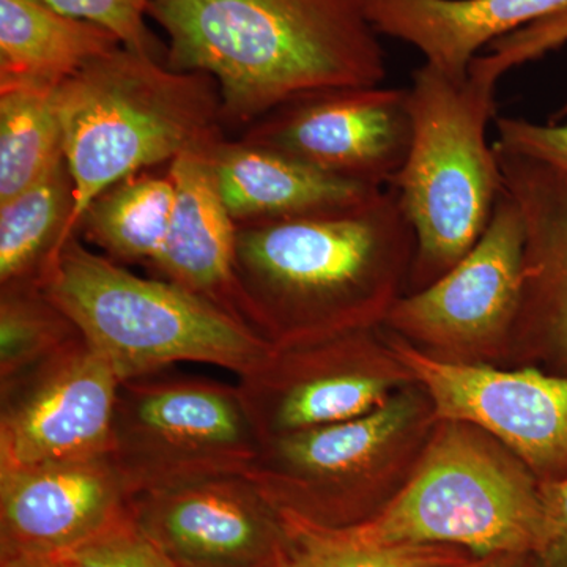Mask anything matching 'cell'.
Segmentation results:
<instances>
[{"instance_id":"26","label":"cell","mask_w":567,"mask_h":567,"mask_svg":"<svg viewBox=\"0 0 567 567\" xmlns=\"http://www.w3.org/2000/svg\"><path fill=\"white\" fill-rule=\"evenodd\" d=\"M70 567H178L125 516L62 554Z\"/></svg>"},{"instance_id":"22","label":"cell","mask_w":567,"mask_h":567,"mask_svg":"<svg viewBox=\"0 0 567 567\" xmlns=\"http://www.w3.org/2000/svg\"><path fill=\"white\" fill-rule=\"evenodd\" d=\"M175 208L169 174L140 173L95 197L78 223L76 237L121 265L153 270L162 257Z\"/></svg>"},{"instance_id":"2","label":"cell","mask_w":567,"mask_h":567,"mask_svg":"<svg viewBox=\"0 0 567 567\" xmlns=\"http://www.w3.org/2000/svg\"><path fill=\"white\" fill-rule=\"evenodd\" d=\"M416 238L391 186L341 215L238 226L235 275L252 330L275 347L385 322Z\"/></svg>"},{"instance_id":"29","label":"cell","mask_w":567,"mask_h":567,"mask_svg":"<svg viewBox=\"0 0 567 567\" xmlns=\"http://www.w3.org/2000/svg\"><path fill=\"white\" fill-rule=\"evenodd\" d=\"M495 145L546 164L567 178V123L540 125L525 118L496 121Z\"/></svg>"},{"instance_id":"17","label":"cell","mask_w":567,"mask_h":567,"mask_svg":"<svg viewBox=\"0 0 567 567\" xmlns=\"http://www.w3.org/2000/svg\"><path fill=\"white\" fill-rule=\"evenodd\" d=\"M207 162L237 226L341 215L374 203L385 192L320 173L244 140L216 141L207 148Z\"/></svg>"},{"instance_id":"11","label":"cell","mask_w":567,"mask_h":567,"mask_svg":"<svg viewBox=\"0 0 567 567\" xmlns=\"http://www.w3.org/2000/svg\"><path fill=\"white\" fill-rule=\"evenodd\" d=\"M240 140L342 181L386 188L412 144L409 91L365 85L308 93L252 123Z\"/></svg>"},{"instance_id":"4","label":"cell","mask_w":567,"mask_h":567,"mask_svg":"<svg viewBox=\"0 0 567 567\" xmlns=\"http://www.w3.org/2000/svg\"><path fill=\"white\" fill-rule=\"evenodd\" d=\"M44 292L106 358L121 382L203 363L252 374L275 346L199 295L162 278H142L74 237Z\"/></svg>"},{"instance_id":"13","label":"cell","mask_w":567,"mask_h":567,"mask_svg":"<svg viewBox=\"0 0 567 567\" xmlns=\"http://www.w3.org/2000/svg\"><path fill=\"white\" fill-rule=\"evenodd\" d=\"M128 513L178 567H276L289 544L281 509L245 473L140 492Z\"/></svg>"},{"instance_id":"14","label":"cell","mask_w":567,"mask_h":567,"mask_svg":"<svg viewBox=\"0 0 567 567\" xmlns=\"http://www.w3.org/2000/svg\"><path fill=\"white\" fill-rule=\"evenodd\" d=\"M379 352L369 330L275 347L257 371L237 383L262 443L344 423L385 404L398 375L410 374H390Z\"/></svg>"},{"instance_id":"10","label":"cell","mask_w":567,"mask_h":567,"mask_svg":"<svg viewBox=\"0 0 567 567\" xmlns=\"http://www.w3.org/2000/svg\"><path fill=\"white\" fill-rule=\"evenodd\" d=\"M524 249V218L505 188L472 251L431 286L399 298L383 323L425 352L451 353V361L495 352L513 342Z\"/></svg>"},{"instance_id":"16","label":"cell","mask_w":567,"mask_h":567,"mask_svg":"<svg viewBox=\"0 0 567 567\" xmlns=\"http://www.w3.org/2000/svg\"><path fill=\"white\" fill-rule=\"evenodd\" d=\"M525 224L524 281L513 341L567 375V178L494 144Z\"/></svg>"},{"instance_id":"23","label":"cell","mask_w":567,"mask_h":567,"mask_svg":"<svg viewBox=\"0 0 567 567\" xmlns=\"http://www.w3.org/2000/svg\"><path fill=\"white\" fill-rule=\"evenodd\" d=\"M58 91L0 80V204L39 182L65 156Z\"/></svg>"},{"instance_id":"8","label":"cell","mask_w":567,"mask_h":567,"mask_svg":"<svg viewBox=\"0 0 567 567\" xmlns=\"http://www.w3.org/2000/svg\"><path fill=\"white\" fill-rule=\"evenodd\" d=\"M417 409L415 395L395 394L368 415L265 440L245 475L286 516L319 527L361 524L386 505L375 477Z\"/></svg>"},{"instance_id":"12","label":"cell","mask_w":567,"mask_h":567,"mask_svg":"<svg viewBox=\"0 0 567 567\" xmlns=\"http://www.w3.org/2000/svg\"><path fill=\"white\" fill-rule=\"evenodd\" d=\"M121 379L84 338L0 382V465L107 456Z\"/></svg>"},{"instance_id":"32","label":"cell","mask_w":567,"mask_h":567,"mask_svg":"<svg viewBox=\"0 0 567 567\" xmlns=\"http://www.w3.org/2000/svg\"><path fill=\"white\" fill-rule=\"evenodd\" d=\"M0 567H70L63 555H11L0 557Z\"/></svg>"},{"instance_id":"25","label":"cell","mask_w":567,"mask_h":567,"mask_svg":"<svg viewBox=\"0 0 567 567\" xmlns=\"http://www.w3.org/2000/svg\"><path fill=\"white\" fill-rule=\"evenodd\" d=\"M81 331L40 286L0 289V382L81 339Z\"/></svg>"},{"instance_id":"5","label":"cell","mask_w":567,"mask_h":567,"mask_svg":"<svg viewBox=\"0 0 567 567\" xmlns=\"http://www.w3.org/2000/svg\"><path fill=\"white\" fill-rule=\"evenodd\" d=\"M495 87L473 73L454 81L423 65L406 89L412 144L390 186L415 233L413 292L472 251L505 192L494 145L487 144Z\"/></svg>"},{"instance_id":"15","label":"cell","mask_w":567,"mask_h":567,"mask_svg":"<svg viewBox=\"0 0 567 567\" xmlns=\"http://www.w3.org/2000/svg\"><path fill=\"white\" fill-rule=\"evenodd\" d=\"M128 498L110 454L0 465V557L66 554L125 516Z\"/></svg>"},{"instance_id":"20","label":"cell","mask_w":567,"mask_h":567,"mask_svg":"<svg viewBox=\"0 0 567 567\" xmlns=\"http://www.w3.org/2000/svg\"><path fill=\"white\" fill-rule=\"evenodd\" d=\"M122 47L95 22L44 0H0V80L61 87L87 63Z\"/></svg>"},{"instance_id":"28","label":"cell","mask_w":567,"mask_h":567,"mask_svg":"<svg viewBox=\"0 0 567 567\" xmlns=\"http://www.w3.org/2000/svg\"><path fill=\"white\" fill-rule=\"evenodd\" d=\"M566 43L567 10H563L494 41L488 47V54L477 55L472 62L468 73L496 84L514 66L543 58Z\"/></svg>"},{"instance_id":"21","label":"cell","mask_w":567,"mask_h":567,"mask_svg":"<svg viewBox=\"0 0 567 567\" xmlns=\"http://www.w3.org/2000/svg\"><path fill=\"white\" fill-rule=\"evenodd\" d=\"M74 185L65 156L39 182L0 204V289L44 287L73 238Z\"/></svg>"},{"instance_id":"24","label":"cell","mask_w":567,"mask_h":567,"mask_svg":"<svg viewBox=\"0 0 567 567\" xmlns=\"http://www.w3.org/2000/svg\"><path fill=\"white\" fill-rule=\"evenodd\" d=\"M284 517L289 544L276 567H450L476 558L454 546H365L342 528Z\"/></svg>"},{"instance_id":"18","label":"cell","mask_w":567,"mask_h":567,"mask_svg":"<svg viewBox=\"0 0 567 567\" xmlns=\"http://www.w3.org/2000/svg\"><path fill=\"white\" fill-rule=\"evenodd\" d=\"M207 148L183 153L169 164L167 174L175 185L173 223L152 274L199 295L249 327L235 275L238 226L216 189Z\"/></svg>"},{"instance_id":"9","label":"cell","mask_w":567,"mask_h":567,"mask_svg":"<svg viewBox=\"0 0 567 567\" xmlns=\"http://www.w3.org/2000/svg\"><path fill=\"white\" fill-rule=\"evenodd\" d=\"M390 352L424 388L435 421L486 432L539 483L567 477V375L445 360L405 339L391 342Z\"/></svg>"},{"instance_id":"7","label":"cell","mask_w":567,"mask_h":567,"mask_svg":"<svg viewBox=\"0 0 567 567\" xmlns=\"http://www.w3.org/2000/svg\"><path fill=\"white\" fill-rule=\"evenodd\" d=\"M260 447L238 385L162 371L118 386L110 457L130 496L246 473Z\"/></svg>"},{"instance_id":"19","label":"cell","mask_w":567,"mask_h":567,"mask_svg":"<svg viewBox=\"0 0 567 567\" xmlns=\"http://www.w3.org/2000/svg\"><path fill=\"white\" fill-rule=\"evenodd\" d=\"M364 6L379 35L412 44L424 65L465 81L483 48L567 10V0H364Z\"/></svg>"},{"instance_id":"1","label":"cell","mask_w":567,"mask_h":567,"mask_svg":"<svg viewBox=\"0 0 567 567\" xmlns=\"http://www.w3.org/2000/svg\"><path fill=\"white\" fill-rule=\"evenodd\" d=\"M166 63L218 85L224 128H249L295 99L380 85L386 59L364 0H155Z\"/></svg>"},{"instance_id":"6","label":"cell","mask_w":567,"mask_h":567,"mask_svg":"<svg viewBox=\"0 0 567 567\" xmlns=\"http://www.w3.org/2000/svg\"><path fill=\"white\" fill-rule=\"evenodd\" d=\"M412 477L368 520L339 527L365 546H454L473 557L539 554V481L486 432L436 421Z\"/></svg>"},{"instance_id":"30","label":"cell","mask_w":567,"mask_h":567,"mask_svg":"<svg viewBox=\"0 0 567 567\" xmlns=\"http://www.w3.org/2000/svg\"><path fill=\"white\" fill-rule=\"evenodd\" d=\"M544 506V535L539 567H567V477L539 483Z\"/></svg>"},{"instance_id":"31","label":"cell","mask_w":567,"mask_h":567,"mask_svg":"<svg viewBox=\"0 0 567 567\" xmlns=\"http://www.w3.org/2000/svg\"><path fill=\"white\" fill-rule=\"evenodd\" d=\"M450 567H539V561L532 554H496L472 558L462 565Z\"/></svg>"},{"instance_id":"3","label":"cell","mask_w":567,"mask_h":567,"mask_svg":"<svg viewBox=\"0 0 567 567\" xmlns=\"http://www.w3.org/2000/svg\"><path fill=\"white\" fill-rule=\"evenodd\" d=\"M55 102L74 185L71 238L89 204L114 183L224 137L212 76L126 47L69 78Z\"/></svg>"},{"instance_id":"27","label":"cell","mask_w":567,"mask_h":567,"mask_svg":"<svg viewBox=\"0 0 567 567\" xmlns=\"http://www.w3.org/2000/svg\"><path fill=\"white\" fill-rule=\"evenodd\" d=\"M69 17L95 22L121 40L122 47L166 61V50L148 29L145 18L155 0H44Z\"/></svg>"}]
</instances>
